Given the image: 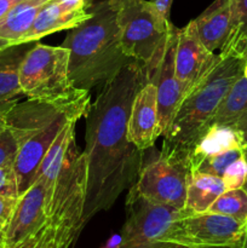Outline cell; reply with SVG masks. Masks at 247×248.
Here are the masks:
<instances>
[{"label": "cell", "instance_id": "40", "mask_svg": "<svg viewBox=\"0 0 247 248\" xmlns=\"http://www.w3.org/2000/svg\"><path fill=\"white\" fill-rule=\"evenodd\" d=\"M10 44H11L10 41H7V40H5V39L0 38V50H1V48H4V47H6V46H9Z\"/></svg>", "mask_w": 247, "mask_h": 248}, {"label": "cell", "instance_id": "27", "mask_svg": "<svg viewBox=\"0 0 247 248\" xmlns=\"http://www.w3.org/2000/svg\"><path fill=\"white\" fill-rule=\"evenodd\" d=\"M224 182L225 190H234V189L244 188L247 181V162L244 155L236 161L232 162L222 176Z\"/></svg>", "mask_w": 247, "mask_h": 248}, {"label": "cell", "instance_id": "32", "mask_svg": "<svg viewBox=\"0 0 247 248\" xmlns=\"http://www.w3.org/2000/svg\"><path fill=\"white\" fill-rule=\"evenodd\" d=\"M234 127L240 132L245 144H247V109L241 114V116L237 119Z\"/></svg>", "mask_w": 247, "mask_h": 248}, {"label": "cell", "instance_id": "10", "mask_svg": "<svg viewBox=\"0 0 247 248\" xmlns=\"http://www.w3.org/2000/svg\"><path fill=\"white\" fill-rule=\"evenodd\" d=\"M70 120L74 119L63 116L45 127L31 131L17 138L18 152L14 162V170L16 174L18 198L23 195L36 181L39 169L48 148L51 147L65 124Z\"/></svg>", "mask_w": 247, "mask_h": 248}, {"label": "cell", "instance_id": "2", "mask_svg": "<svg viewBox=\"0 0 247 248\" xmlns=\"http://www.w3.org/2000/svg\"><path fill=\"white\" fill-rule=\"evenodd\" d=\"M91 16L63 41L69 50V77L77 89L90 91L106 85L135 60L124 51L115 12L109 0L91 2Z\"/></svg>", "mask_w": 247, "mask_h": 248}, {"label": "cell", "instance_id": "24", "mask_svg": "<svg viewBox=\"0 0 247 248\" xmlns=\"http://www.w3.org/2000/svg\"><path fill=\"white\" fill-rule=\"evenodd\" d=\"M74 244L72 239L61 234L46 220L43 227L22 241L5 248H69Z\"/></svg>", "mask_w": 247, "mask_h": 248}, {"label": "cell", "instance_id": "12", "mask_svg": "<svg viewBox=\"0 0 247 248\" xmlns=\"http://www.w3.org/2000/svg\"><path fill=\"white\" fill-rule=\"evenodd\" d=\"M219 60V55L208 50L200 40L194 21L179 29L174 70L176 77L189 92L203 79Z\"/></svg>", "mask_w": 247, "mask_h": 248}, {"label": "cell", "instance_id": "11", "mask_svg": "<svg viewBox=\"0 0 247 248\" xmlns=\"http://www.w3.org/2000/svg\"><path fill=\"white\" fill-rule=\"evenodd\" d=\"M178 31L179 29L177 27L172 26L166 41L164 57L152 78V81L156 85L157 119H159V130L161 136L166 133L177 109L189 93L186 87L177 79L176 70H174Z\"/></svg>", "mask_w": 247, "mask_h": 248}, {"label": "cell", "instance_id": "31", "mask_svg": "<svg viewBox=\"0 0 247 248\" xmlns=\"http://www.w3.org/2000/svg\"><path fill=\"white\" fill-rule=\"evenodd\" d=\"M150 1L153 2L155 9L157 10L160 16H161L165 21H171V19H170V11H171V6L173 0H150Z\"/></svg>", "mask_w": 247, "mask_h": 248}, {"label": "cell", "instance_id": "8", "mask_svg": "<svg viewBox=\"0 0 247 248\" xmlns=\"http://www.w3.org/2000/svg\"><path fill=\"white\" fill-rule=\"evenodd\" d=\"M246 223L212 212L183 215L170 224L161 242L190 248H237Z\"/></svg>", "mask_w": 247, "mask_h": 248}, {"label": "cell", "instance_id": "26", "mask_svg": "<svg viewBox=\"0 0 247 248\" xmlns=\"http://www.w3.org/2000/svg\"><path fill=\"white\" fill-rule=\"evenodd\" d=\"M242 149H232L227 150V152L219 153V154L210 155V156L205 157L199 165L198 169L195 171L202 172V173L212 174V176H217L222 178L223 173L225 170L230 166L234 161L242 156Z\"/></svg>", "mask_w": 247, "mask_h": 248}, {"label": "cell", "instance_id": "35", "mask_svg": "<svg viewBox=\"0 0 247 248\" xmlns=\"http://www.w3.org/2000/svg\"><path fill=\"white\" fill-rule=\"evenodd\" d=\"M121 242V235H113L106 244L101 248H119V245Z\"/></svg>", "mask_w": 247, "mask_h": 248}, {"label": "cell", "instance_id": "19", "mask_svg": "<svg viewBox=\"0 0 247 248\" xmlns=\"http://www.w3.org/2000/svg\"><path fill=\"white\" fill-rule=\"evenodd\" d=\"M225 191L224 182L220 177L189 171L186 176V195L183 215L207 212L216 199Z\"/></svg>", "mask_w": 247, "mask_h": 248}, {"label": "cell", "instance_id": "6", "mask_svg": "<svg viewBox=\"0 0 247 248\" xmlns=\"http://www.w3.org/2000/svg\"><path fill=\"white\" fill-rule=\"evenodd\" d=\"M87 189L85 153L77 154L74 143L53 186L47 210V222L61 234L77 241L84 229V210Z\"/></svg>", "mask_w": 247, "mask_h": 248}, {"label": "cell", "instance_id": "25", "mask_svg": "<svg viewBox=\"0 0 247 248\" xmlns=\"http://www.w3.org/2000/svg\"><path fill=\"white\" fill-rule=\"evenodd\" d=\"M232 34L220 52L232 51L237 44L247 39V0H232Z\"/></svg>", "mask_w": 247, "mask_h": 248}, {"label": "cell", "instance_id": "41", "mask_svg": "<svg viewBox=\"0 0 247 248\" xmlns=\"http://www.w3.org/2000/svg\"><path fill=\"white\" fill-rule=\"evenodd\" d=\"M165 248H190V247L183 246V245H172V244H170L169 246H166Z\"/></svg>", "mask_w": 247, "mask_h": 248}, {"label": "cell", "instance_id": "22", "mask_svg": "<svg viewBox=\"0 0 247 248\" xmlns=\"http://www.w3.org/2000/svg\"><path fill=\"white\" fill-rule=\"evenodd\" d=\"M247 109V79L241 75L232 84L220 102L210 125H223L234 127L237 119ZM208 125V126H210Z\"/></svg>", "mask_w": 247, "mask_h": 248}, {"label": "cell", "instance_id": "5", "mask_svg": "<svg viewBox=\"0 0 247 248\" xmlns=\"http://www.w3.org/2000/svg\"><path fill=\"white\" fill-rule=\"evenodd\" d=\"M109 2L115 12L126 56L142 63L152 80L164 57L173 24L160 16L152 1L109 0Z\"/></svg>", "mask_w": 247, "mask_h": 248}, {"label": "cell", "instance_id": "7", "mask_svg": "<svg viewBox=\"0 0 247 248\" xmlns=\"http://www.w3.org/2000/svg\"><path fill=\"white\" fill-rule=\"evenodd\" d=\"M188 173L185 153L164 142L156 157L143 161L135 188L150 202L183 211Z\"/></svg>", "mask_w": 247, "mask_h": 248}, {"label": "cell", "instance_id": "13", "mask_svg": "<svg viewBox=\"0 0 247 248\" xmlns=\"http://www.w3.org/2000/svg\"><path fill=\"white\" fill-rule=\"evenodd\" d=\"M53 186L43 177H38L33 186L19 196L15 215L5 232L6 246L22 241L45 224Z\"/></svg>", "mask_w": 247, "mask_h": 248}, {"label": "cell", "instance_id": "1", "mask_svg": "<svg viewBox=\"0 0 247 248\" xmlns=\"http://www.w3.org/2000/svg\"><path fill=\"white\" fill-rule=\"evenodd\" d=\"M148 80L144 65L132 61L102 86L85 116L84 227L99 212L108 211L123 191L137 182L144 160L143 150L128 140V118L136 93Z\"/></svg>", "mask_w": 247, "mask_h": 248}, {"label": "cell", "instance_id": "28", "mask_svg": "<svg viewBox=\"0 0 247 248\" xmlns=\"http://www.w3.org/2000/svg\"><path fill=\"white\" fill-rule=\"evenodd\" d=\"M17 152H18V143L14 133L5 127V130L0 133V166L14 164Z\"/></svg>", "mask_w": 247, "mask_h": 248}, {"label": "cell", "instance_id": "29", "mask_svg": "<svg viewBox=\"0 0 247 248\" xmlns=\"http://www.w3.org/2000/svg\"><path fill=\"white\" fill-rule=\"evenodd\" d=\"M17 196L0 194V232H6L18 203Z\"/></svg>", "mask_w": 247, "mask_h": 248}, {"label": "cell", "instance_id": "39", "mask_svg": "<svg viewBox=\"0 0 247 248\" xmlns=\"http://www.w3.org/2000/svg\"><path fill=\"white\" fill-rule=\"evenodd\" d=\"M5 127H6V123H5V118L2 114H0V133L2 132V131L5 130Z\"/></svg>", "mask_w": 247, "mask_h": 248}, {"label": "cell", "instance_id": "43", "mask_svg": "<svg viewBox=\"0 0 247 248\" xmlns=\"http://www.w3.org/2000/svg\"><path fill=\"white\" fill-rule=\"evenodd\" d=\"M218 248H230V247H218Z\"/></svg>", "mask_w": 247, "mask_h": 248}, {"label": "cell", "instance_id": "9", "mask_svg": "<svg viewBox=\"0 0 247 248\" xmlns=\"http://www.w3.org/2000/svg\"><path fill=\"white\" fill-rule=\"evenodd\" d=\"M182 216V211L157 205L139 195L135 184L126 198V220L119 248H165L161 242L170 224Z\"/></svg>", "mask_w": 247, "mask_h": 248}, {"label": "cell", "instance_id": "14", "mask_svg": "<svg viewBox=\"0 0 247 248\" xmlns=\"http://www.w3.org/2000/svg\"><path fill=\"white\" fill-rule=\"evenodd\" d=\"M156 85L148 80L136 93L128 118V140L139 150H147L160 137Z\"/></svg>", "mask_w": 247, "mask_h": 248}, {"label": "cell", "instance_id": "17", "mask_svg": "<svg viewBox=\"0 0 247 248\" xmlns=\"http://www.w3.org/2000/svg\"><path fill=\"white\" fill-rule=\"evenodd\" d=\"M193 21L203 45L212 52L222 50L232 29V0H215Z\"/></svg>", "mask_w": 247, "mask_h": 248}, {"label": "cell", "instance_id": "20", "mask_svg": "<svg viewBox=\"0 0 247 248\" xmlns=\"http://www.w3.org/2000/svg\"><path fill=\"white\" fill-rule=\"evenodd\" d=\"M51 0H22L0 19V38L11 44L23 43L40 10Z\"/></svg>", "mask_w": 247, "mask_h": 248}, {"label": "cell", "instance_id": "34", "mask_svg": "<svg viewBox=\"0 0 247 248\" xmlns=\"http://www.w3.org/2000/svg\"><path fill=\"white\" fill-rule=\"evenodd\" d=\"M232 51H234V52H236L237 55L241 56L242 58H245V60H246L247 58V39H245V40H242L241 43L237 44V45L235 46Z\"/></svg>", "mask_w": 247, "mask_h": 248}, {"label": "cell", "instance_id": "30", "mask_svg": "<svg viewBox=\"0 0 247 248\" xmlns=\"http://www.w3.org/2000/svg\"><path fill=\"white\" fill-rule=\"evenodd\" d=\"M0 194H6V195L18 198L14 164L0 166Z\"/></svg>", "mask_w": 247, "mask_h": 248}, {"label": "cell", "instance_id": "33", "mask_svg": "<svg viewBox=\"0 0 247 248\" xmlns=\"http://www.w3.org/2000/svg\"><path fill=\"white\" fill-rule=\"evenodd\" d=\"M22 0H0V19L4 18Z\"/></svg>", "mask_w": 247, "mask_h": 248}, {"label": "cell", "instance_id": "3", "mask_svg": "<svg viewBox=\"0 0 247 248\" xmlns=\"http://www.w3.org/2000/svg\"><path fill=\"white\" fill-rule=\"evenodd\" d=\"M245 58L234 51L220 52L219 60L203 79L189 92L177 109L164 142L188 152L208 127L220 102L242 75Z\"/></svg>", "mask_w": 247, "mask_h": 248}, {"label": "cell", "instance_id": "4", "mask_svg": "<svg viewBox=\"0 0 247 248\" xmlns=\"http://www.w3.org/2000/svg\"><path fill=\"white\" fill-rule=\"evenodd\" d=\"M19 82L26 98L64 109L77 119L91 107L90 91L77 89L69 77V50L35 43L23 58Z\"/></svg>", "mask_w": 247, "mask_h": 248}, {"label": "cell", "instance_id": "23", "mask_svg": "<svg viewBox=\"0 0 247 248\" xmlns=\"http://www.w3.org/2000/svg\"><path fill=\"white\" fill-rule=\"evenodd\" d=\"M207 212L228 216L239 222L247 223V193L244 188L225 190L216 199Z\"/></svg>", "mask_w": 247, "mask_h": 248}, {"label": "cell", "instance_id": "18", "mask_svg": "<svg viewBox=\"0 0 247 248\" xmlns=\"http://www.w3.org/2000/svg\"><path fill=\"white\" fill-rule=\"evenodd\" d=\"M244 145V140L235 127L210 125L189 149L186 156L189 171H195L201 161L210 155L232 149H242Z\"/></svg>", "mask_w": 247, "mask_h": 248}, {"label": "cell", "instance_id": "15", "mask_svg": "<svg viewBox=\"0 0 247 248\" xmlns=\"http://www.w3.org/2000/svg\"><path fill=\"white\" fill-rule=\"evenodd\" d=\"M91 2L75 6L61 0H51L40 10L33 26L24 36L23 43L38 41L39 39L50 35L55 31L75 28L90 18Z\"/></svg>", "mask_w": 247, "mask_h": 248}, {"label": "cell", "instance_id": "36", "mask_svg": "<svg viewBox=\"0 0 247 248\" xmlns=\"http://www.w3.org/2000/svg\"><path fill=\"white\" fill-rule=\"evenodd\" d=\"M237 248H247V223H246V229H245L244 237H242L241 242H240L239 247Z\"/></svg>", "mask_w": 247, "mask_h": 248}, {"label": "cell", "instance_id": "38", "mask_svg": "<svg viewBox=\"0 0 247 248\" xmlns=\"http://www.w3.org/2000/svg\"><path fill=\"white\" fill-rule=\"evenodd\" d=\"M242 154H244L245 160H246V162H247V144H245L244 147H242ZM244 189H245V191L247 193V181H246V183H245Z\"/></svg>", "mask_w": 247, "mask_h": 248}, {"label": "cell", "instance_id": "37", "mask_svg": "<svg viewBox=\"0 0 247 248\" xmlns=\"http://www.w3.org/2000/svg\"><path fill=\"white\" fill-rule=\"evenodd\" d=\"M6 247V236H5V232H0V248Z\"/></svg>", "mask_w": 247, "mask_h": 248}, {"label": "cell", "instance_id": "42", "mask_svg": "<svg viewBox=\"0 0 247 248\" xmlns=\"http://www.w3.org/2000/svg\"><path fill=\"white\" fill-rule=\"evenodd\" d=\"M242 75H244L245 78L247 79V58L245 60V63H244V70H242Z\"/></svg>", "mask_w": 247, "mask_h": 248}, {"label": "cell", "instance_id": "21", "mask_svg": "<svg viewBox=\"0 0 247 248\" xmlns=\"http://www.w3.org/2000/svg\"><path fill=\"white\" fill-rule=\"evenodd\" d=\"M77 121L70 120L61 130L56 140H53L51 147L48 148L45 157H44L41 166L39 169L38 177H43L47 183L55 186L58 176L63 169L68 152L74 143L75 125ZM36 177V178H38Z\"/></svg>", "mask_w": 247, "mask_h": 248}, {"label": "cell", "instance_id": "16", "mask_svg": "<svg viewBox=\"0 0 247 248\" xmlns=\"http://www.w3.org/2000/svg\"><path fill=\"white\" fill-rule=\"evenodd\" d=\"M36 41L10 44L0 50V114H6L21 99L26 98L19 82V68Z\"/></svg>", "mask_w": 247, "mask_h": 248}]
</instances>
